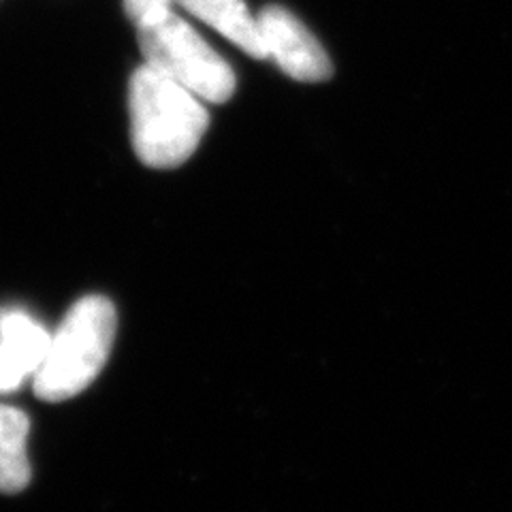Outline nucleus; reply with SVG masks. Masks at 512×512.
Here are the masks:
<instances>
[{
    "label": "nucleus",
    "mask_w": 512,
    "mask_h": 512,
    "mask_svg": "<svg viewBox=\"0 0 512 512\" xmlns=\"http://www.w3.org/2000/svg\"><path fill=\"white\" fill-rule=\"evenodd\" d=\"M128 114L133 150L152 169L184 165L210 126L203 99L150 64H141L131 75Z\"/></svg>",
    "instance_id": "1"
},
{
    "label": "nucleus",
    "mask_w": 512,
    "mask_h": 512,
    "mask_svg": "<svg viewBox=\"0 0 512 512\" xmlns=\"http://www.w3.org/2000/svg\"><path fill=\"white\" fill-rule=\"evenodd\" d=\"M116 329V308L107 297L79 299L52 335L50 350L32 376L37 397L58 404L88 389L109 359Z\"/></svg>",
    "instance_id": "2"
},
{
    "label": "nucleus",
    "mask_w": 512,
    "mask_h": 512,
    "mask_svg": "<svg viewBox=\"0 0 512 512\" xmlns=\"http://www.w3.org/2000/svg\"><path fill=\"white\" fill-rule=\"evenodd\" d=\"M139 47L146 64L195 92L207 103H227L237 79L224 60L199 32L171 9L150 15L137 24Z\"/></svg>",
    "instance_id": "3"
},
{
    "label": "nucleus",
    "mask_w": 512,
    "mask_h": 512,
    "mask_svg": "<svg viewBox=\"0 0 512 512\" xmlns=\"http://www.w3.org/2000/svg\"><path fill=\"white\" fill-rule=\"evenodd\" d=\"M256 20L261 26L267 56L274 58L288 77L303 84H318L331 79L333 62L325 47L291 11L269 5Z\"/></svg>",
    "instance_id": "4"
},
{
    "label": "nucleus",
    "mask_w": 512,
    "mask_h": 512,
    "mask_svg": "<svg viewBox=\"0 0 512 512\" xmlns=\"http://www.w3.org/2000/svg\"><path fill=\"white\" fill-rule=\"evenodd\" d=\"M201 22L210 24L239 50L252 58H267L259 20L254 18L244 0H175Z\"/></svg>",
    "instance_id": "5"
},
{
    "label": "nucleus",
    "mask_w": 512,
    "mask_h": 512,
    "mask_svg": "<svg viewBox=\"0 0 512 512\" xmlns=\"http://www.w3.org/2000/svg\"><path fill=\"white\" fill-rule=\"evenodd\" d=\"M28 416L11 406H0V493H20L30 485Z\"/></svg>",
    "instance_id": "6"
},
{
    "label": "nucleus",
    "mask_w": 512,
    "mask_h": 512,
    "mask_svg": "<svg viewBox=\"0 0 512 512\" xmlns=\"http://www.w3.org/2000/svg\"><path fill=\"white\" fill-rule=\"evenodd\" d=\"M52 335L24 312L0 314V346L18 361L28 376H35L41 367Z\"/></svg>",
    "instance_id": "7"
},
{
    "label": "nucleus",
    "mask_w": 512,
    "mask_h": 512,
    "mask_svg": "<svg viewBox=\"0 0 512 512\" xmlns=\"http://www.w3.org/2000/svg\"><path fill=\"white\" fill-rule=\"evenodd\" d=\"M28 378L24 367L15 361L9 352L0 346V391H15L20 389Z\"/></svg>",
    "instance_id": "8"
},
{
    "label": "nucleus",
    "mask_w": 512,
    "mask_h": 512,
    "mask_svg": "<svg viewBox=\"0 0 512 512\" xmlns=\"http://www.w3.org/2000/svg\"><path fill=\"white\" fill-rule=\"evenodd\" d=\"M171 3H175V0H124V11L128 18L139 24L154 13L171 9Z\"/></svg>",
    "instance_id": "9"
}]
</instances>
